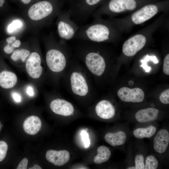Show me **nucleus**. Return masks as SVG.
Returning <instances> with one entry per match:
<instances>
[{
	"mask_svg": "<svg viewBox=\"0 0 169 169\" xmlns=\"http://www.w3.org/2000/svg\"><path fill=\"white\" fill-rule=\"evenodd\" d=\"M93 18L91 23L80 26L74 39L100 43L114 42L120 39L121 34L109 18Z\"/></svg>",
	"mask_w": 169,
	"mask_h": 169,
	"instance_id": "obj_1",
	"label": "nucleus"
},
{
	"mask_svg": "<svg viewBox=\"0 0 169 169\" xmlns=\"http://www.w3.org/2000/svg\"><path fill=\"white\" fill-rule=\"evenodd\" d=\"M66 89L73 95L81 98L94 93L93 80L88 71L73 55L64 75Z\"/></svg>",
	"mask_w": 169,
	"mask_h": 169,
	"instance_id": "obj_2",
	"label": "nucleus"
},
{
	"mask_svg": "<svg viewBox=\"0 0 169 169\" xmlns=\"http://www.w3.org/2000/svg\"><path fill=\"white\" fill-rule=\"evenodd\" d=\"M169 0L157 1L147 3L120 18H108L122 34L130 30L134 26L141 24L151 19L158 13L168 11Z\"/></svg>",
	"mask_w": 169,
	"mask_h": 169,
	"instance_id": "obj_3",
	"label": "nucleus"
},
{
	"mask_svg": "<svg viewBox=\"0 0 169 169\" xmlns=\"http://www.w3.org/2000/svg\"><path fill=\"white\" fill-rule=\"evenodd\" d=\"M168 14V11L162 13L153 22L127 38L122 47L123 54L127 57L135 55L151 39L155 32L162 26Z\"/></svg>",
	"mask_w": 169,
	"mask_h": 169,
	"instance_id": "obj_4",
	"label": "nucleus"
},
{
	"mask_svg": "<svg viewBox=\"0 0 169 169\" xmlns=\"http://www.w3.org/2000/svg\"><path fill=\"white\" fill-rule=\"evenodd\" d=\"M158 0H106L93 13V18L106 15L110 18L132 13L142 6Z\"/></svg>",
	"mask_w": 169,
	"mask_h": 169,
	"instance_id": "obj_5",
	"label": "nucleus"
},
{
	"mask_svg": "<svg viewBox=\"0 0 169 169\" xmlns=\"http://www.w3.org/2000/svg\"><path fill=\"white\" fill-rule=\"evenodd\" d=\"M73 55L71 49L64 42L60 48L48 50L46 56L47 64L51 72L64 75Z\"/></svg>",
	"mask_w": 169,
	"mask_h": 169,
	"instance_id": "obj_6",
	"label": "nucleus"
},
{
	"mask_svg": "<svg viewBox=\"0 0 169 169\" xmlns=\"http://www.w3.org/2000/svg\"><path fill=\"white\" fill-rule=\"evenodd\" d=\"M106 0H73L68 9L77 24L85 22Z\"/></svg>",
	"mask_w": 169,
	"mask_h": 169,
	"instance_id": "obj_7",
	"label": "nucleus"
},
{
	"mask_svg": "<svg viewBox=\"0 0 169 169\" xmlns=\"http://www.w3.org/2000/svg\"><path fill=\"white\" fill-rule=\"evenodd\" d=\"M79 28L80 26L71 18L68 10L61 14L57 29L59 37L64 41L74 39Z\"/></svg>",
	"mask_w": 169,
	"mask_h": 169,
	"instance_id": "obj_8",
	"label": "nucleus"
},
{
	"mask_svg": "<svg viewBox=\"0 0 169 169\" xmlns=\"http://www.w3.org/2000/svg\"><path fill=\"white\" fill-rule=\"evenodd\" d=\"M54 9L52 3L46 1H42L30 7L28 11V15L31 19L38 20L52 15Z\"/></svg>",
	"mask_w": 169,
	"mask_h": 169,
	"instance_id": "obj_9",
	"label": "nucleus"
},
{
	"mask_svg": "<svg viewBox=\"0 0 169 169\" xmlns=\"http://www.w3.org/2000/svg\"><path fill=\"white\" fill-rule=\"evenodd\" d=\"M117 95L121 100L125 102H140L143 101L145 97L144 91L139 88L122 87L118 90Z\"/></svg>",
	"mask_w": 169,
	"mask_h": 169,
	"instance_id": "obj_10",
	"label": "nucleus"
},
{
	"mask_svg": "<svg viewBox=\"0 0 169 169\" xmlns=\"http://www.w3.org/2000/svg\"><path fill=\"white\" fill-rule=\"evenodd\" d=\"M41 59L39 54L36 52H32L26 63L27 72L30 77L33 79L39 78L43 72L41 66Z\"/></svg>",
	"mask_w": 169,
	"mask_h": 169,
	"instance_id": "obj_11",
	"label": "nucleus"
},
{
	"mask_svg": "<svg viewBox=\"0 0 169 169\" xmlns=\"http://www.w3.org/2000/svg\"><path fill=\"white\" fill-rule=\"evenodd\" d=\"M50 107L54 113L65 116L73 115L74 111V107L71 103L60 98L52 100L50 104Z\"/></svg>",
	"mask_w": 169,
	"mask_h": 169,
	"instance_id": "obj_12",
	"label": "nucleus"
},
{
	"mask_svg": "<svg viewBox=\"0 0 169 169\" xmlns=\"http://www.w3.org/2000/svg\"><path fill=\"white\" fill-rule=\"evenodd\" d=\"M46 158L49 162L54 165L61 166L68 162L70 159V154L65 150L57 151L50 150L46 152Z\"/></svg>",
	"mask_w": 169,
	"mask_h": 169,
	"instance_id": "obj_13",
	"label": "nucleus"
},
{
	"mask_svg": "<svg viewBox=\"0 0 169 169\" xmlns=\"http://www.w3.org/2000/svg\"><path fill=\"white\" fill-rule=\"evenodd\" d=\"M95 111L98 116L105 119L111 118L115 114L114 106L107 100H102L98 102L95 106Z\"/></svg>",
	"mask_w": 169,
	"mask_h": 169,
	"instance_id": "obj_14",
	"label": "nucleus"
},
{
	"mask_svg": "<svg viewBox=\"0 0 169 169\" xmlns=\"http://www.w3.org/2000/svg\"><path fill=\"white\" fill-rule=\"evenodd\" d=\"M169 143V133L165 129L160 130L154 140V147L156 151L160 153L166 151Z\"/></svg>",
	"mask_w": 169,
	"mask_h": 169,
	"instance_id": "obj_15",
	"label": "nucleus"
},
{
	"mask_svg": "<svg viewBox=\"0 0 169 169\" xmlns=\"http://www.w3.org/2000/svg\"><path fill=\"white\" fill-rule=\"evenodd\" d=\"M159 110L154 108H148L138 111L135 114L136 120L140 123H145L156 120L158 117Z\"/></svg>",
	"mask_w": 169,
	"mask_h": 169,
	"instance_id": "obj_16",
	"label": "nucleus"
},
{
	"mask_svg": "<svg viewBox=\"0 0 169 169\" xmlns=\"http://www.w3.org/2000/svg\"><path fill=\"white\" fill-rule=\"evenodd\" d=\"M42 122L37 116H31L24 121L23 127L25 132L28 134L33 135L37 134L40 130Z\"/></svg>",
	"mask_w": 169,
	"mask_h": 169,
	"instance_id": "obj_17",
	"label": "nucleus"
},
{
	"mask_svg": "<svg viewBox=\"0 0 169 169\" xmlns=\"http://www.w3.org/2000/svg\"><path fill=\"white\" fill-rule=\"evenodd\" d=\"M125 133L122 131L115 133H108L105 136L106 142L111 146H115L123 145L126 139Z\"/></svg>",
	"mask_w": 169,
	"mask_h": 169,
	"instance_id": "obj_18",
	"label": "nucleus"
},
{
	"mask_svg": "<svg viewBox=\"0 0 169 169\" xmlns=\"http://www.w3.org/2000/svg\"><path fill=\"white\" fill-rule=\"evenodd\" d=\"M17 81L16 74L11 72L4 71L0 73V86L8 89L13 87Z\"/></svg>",
	"mask_w": 169,
	"mask_h": 169,
	"instance_id": "obj_19",
	"label": "nucleus"
},
{
	"mask_svg": "<svg viewBox=\"0 0 169 169\" xmlns=\"http://www.w3.org/2000/svg\"><path fill=\"white\" fill-rule=\"evenodd\" d=\"M97 155L95 156L94 161L95 163L100 164L107 161L111 155V151L109 148L105 146H101L97 149Z\"/></svg>",
	"mask_w": 169,
	"mask_h": 169,
	"instance_id": "obj_20",
	"label": "nucleus"
},
{
	"mask_svg": "<svg viewBox=\"0 0 169 169\" xmlns=\"http://www.w3.org/2000/svg\"><path fill=\"white\" fill-rule=\"evenodd\" d=\"M156 131V127L151 125L146 128L136 129L134 131L133 134L135 136L138 138H148L152 136Z\"/></svg>",
	"mask_w": 169,
	"mask_h": 169,
	"instance_id": "obj_21",
	"label": "nucleus"
},
{
	"mask_svg": "<svg viewBox=\"0 0 169 169\" xmlns=\"http://www.w3.org/2000/svg\"><path fill=\"white\" fill-rule=\"evenodd\" d=\"M29 54L30 52L27 50L17 49L13 52L11 58L14 61L20 59L22 62H24Z\"/></svg>",
	"mask_w": 169,
	"mask_h": 169,
	"instance_id": "obj_22",
	"label": "nucleus"
},
{
	"mask_svg": "<svg viewBox=\"0 0 169 169\" xmlns=\"http://www.w3.org/2000/svg\"><path fill=\"white\" fill-rule=\"evenodd\" d=\"M150 61H152L155 64H157L159 63V60L155 55H149L148 54L145 55L140 61L142 63L141 66L143 68L146 72H149L151 70V67L147 65V62Z\"/></svg>",
	"mask_w": 169,
	"mask_h": 169,
	"instance_id": "obj_23",
	"label": "nucleus"
},
{
	"mask_svg": "<svg viewBox=\"0 0 169 169\" xmlns=\"http://www.w3.org/2000/svg\"><path fill=\"white\" fill-rule=\"evenodd\" d=\"M158 166V161L152 155L148 156L146 159L145 169H156Z\"/></svg>",
	"mask_w": 169,
	"mask_h": 169,
	"instance_id": "obj_24",
	"label": "nucleus"
},
{
	"mask_svg": "<svg viewBox=\"0 0 169 169\" xmlns=\"http://www.w3.org/2000/svg\"><path fill=\"white\" fill-rule=\"evenodd\" d=\"M144 157L142 154H138L135 157V167L136 169H144L145 167Z\"/></svg>",
	"mask_w": 169,
	"mask_h": 169,
	"instance_id": "obj_25",
	"label": "nucleus"
},
{
	"mask_svg": "<svg viewBox=\"0 0 169 169\" xmlns=\"http://www.w3.org/2000/svg\"><path fill=\"white\" fill-rule=\"evenodd\" d=\"M8 146L4 141H0V162L3 161L6 156Z\"/></svg>",
	"mask_w": 169,
	"mask_h": 169,
	"instance_id": "obj_26",
	"label": "nucleus"
},
{
	"mask_svg": "<svg viewBox=\"0 0 169 169\" xmlns=\"http://www.w3.org/2000/svg\"><path fill=\"white\" fill-rule=\"evenodd\" d=\"M22 25V22L19 20H15L8 25V31L9 33H12L17 29L21 28Z\"/></svg>",
	"mask_w": 169,
	"mask_h": 169,
	"instance_id": "obj_27",
	"label": "nucleus"
},
{
	"mask_svg": "<svg viewBox=\"0 0 169 169\" xmlns=\"http://www.w3.org/2000/svg\"><path fill=\"white\" fill-rule=\"evenodd\" d=\"M82 140L85 148H88L90 145V141L88 133L84 130L82 131L80 133Z\"/></svg>",
	"mask_w": 169,
	"mask_h": 169,
	"instance_id": "obj_28",
	"label": "nucleus"
},
{
	"mask_svg": "<svg viewBox=\"0 0 169 169\" xmlns=\"http://www.w3.org/2000/svg\"><path fill=\"white\" fill-rule=\"evenodd\" d=\"M159 100L162 103L164 104L169 103V89L162 92L160 95Z\"/></svg>",
	"mask_w": 169,
	"mask_h": 169,
	"instance_id": "obj_29",
	"label": "nucleus"
},
{
	"mask_svg": "<svg viewBox=\"0 0 169 169\" xmlns=\"http://www.w3.org/2000/svg\"><path fill=\"white\" fill-rule=\"evenodd\" d=\"M163 71L167 75H169V54H167L165 57L163 63Z\"/></svg>",
	"mask_w": 169,
	"mask_h": 169,
	"instance_id": "obj_30",
	"label": "nucleus"
},
{
	"mask_svg": "<svg viewBox=\"0 0 169 169\" xmlns=\"http://www.w3.org/2000/svg\"><path fill=\"white\" fill-rule=\"evenodd\" d=\"M28 160L26 158L23 159L20 162L17 169H26L27 168V165Z\"/></svg>",
	"mask_w": 169,
	"mask_h": 169,
	"instance_id": "obj_31",
	"label": "nucleus"
},
{
	"mask_svg": "<svg viewBox=\"0 0 169 169\" xmlns=\"http://www.w3.org/2000/svg\"><path fill=\"white\" fill-rule=\"evenodd\" d=\"M14 49L9 44H8L4 48V51L6 53L9 54L13 52Z\"/></svg>",
	"mask_w": 169,
	"mask_h": 169,
	"instance_id": "obj_32",
	"label": "nucleus"
},
{
	"mask_svg": "<svg viewBox=\"0 0 169 169\" xmlns=\"http://www.w3.org/2000/svg\"><path fill=\"white\" fill-rule=\"evenodd\" d=\"M14 100L17 102H20L21 100V97L20 95L17 92L13 93L12 95Z\"/></svg>",
	"mask_w": 169,
	"mask_h": 169,
	"instance_id": "obj_33",
	"label": "nucleus"
},
{
	"mask_svg": "<svg viewBox=\"0 0 169 169\" xmlns=\"http://www.w3.org/2000/svg\"><path fill=\"white\" fill-rule=\"evenodd\" d=\"M26 93L29 96H33L34 95L33 88L31 86H28L27 88Z\"/></svg>",
	"mask_w": 169,
	"mask_h": 169,
	"instance_id": "obj_34",
	"label": "nucleus"
},
{
	"mask_svg": "<svg viewBox=\"0 0 169 169\" xmlns=\"http://www.w3.org/2000/svg\"><path fill=\"white\" fill-rule=\"evenodd\" d=\"M9 44L13 48L18 47L21 44V41L19 40H16L14 42Z\"/></svg>",
	"mask_w": 169,
	"mask_h": 169,
	"instance_id": "obj_35",
	"label": "nucleus"
},
{
	"mask_svg": "<svg viewBox=\"0 0 169 169\" xmlns=\"http://www.w3.org/2000/svg\"><path fill=\"white\" fill-rule=\"evenodd\" d=\"M16 40V37L14 36H12L7 38L6 41L8 44H11L14 42Z\"/></svg>",
	"mask_w": 169,
	"mask_h": 169,
	"instance_id": "obj_36",
	"label": "nucleus"
},
{
	"mask_svg": "<svg viewBox=\"0 0 169 169\" xmlns=\"http://www.w3.org/2000/svg\"><path fill=\"white\" fill-rule=\"evenodd\" d=\"M29 169H42V168L39 166V165L35 164L33 166H32L31 167L29 168Z\"/></svg>",
	"mask_w": 169,
	"mask_h": 169,
	"instance_id": "obj_37",
	"label": "nucleus"
},
{
	"mask_svg": "<svg viewBox=\"0 0 169 169\" xmlns=\"http://www.w3.org/2000/svg\"><path fill=\"white\" fill-rule=\"evenodd\" d=\"M22 2L24 3L27 4L29 3L31 0H21Z\"/></svg>",
	"mask_w": 169,
	"mask_h": 169,
	"instance_id": "obj_38",
	"label": "nucleus"
},
{
	"mask_svg": "<svg viewBox=\"0 0 169 169\" xmlns=\"http://www.w3.org/2000/svg\"><path fill=\"white\" fill-rule=\"evenodd\" d=\"M5 2V0H0V7H2Z\"/></svg>",
	"mask_w": 169,
	"mask_h": 169,
	"instance_id": "obj_39",
	"label": "nucleus"
},
{
	"mask_svg": "<svg viewBox=\"0 0 169 169\" xmlns=\"http://www.w3.org/2000/svg\"><path fill=\"white\" fill-rule=\"evenodd\" d=\"M127 169H136L135 167L134 166H132L128 167Z\"/></svg>",
	"mask_w": 169,
	"mask_h": 169,
	"instance_id": "obj_40",
	"label": "nucleus"
},
{
	"mask_svg": "<svg viewBox=\"0 0 169 169\" xmlns=\"http://www.w3.org/2000/svg\"><path fill=\"white\" fill-rule=\"evenodd\" d=\"M3 126V125H1V123L0 122V132L1 130L2 127Z\"/></svg>",
	"mask_w": 169,
	"mask_h": 169,
	"instance_id": "obj_41",
	"label": "nucleus"
},
{
	"mask_svg": "<svg viewBox=\"0 0 169 169\" xmlns=\"http://www.w3.org/2000/svg\"><path fill=\"white\" fill-rule=\"evenodd\" d=\"M73 0H69L70 2H71V1H73Z\"/></svg>",
	"mask_w": 169,
	"mask_h": 169,
	"instance_id": "obj_42",
	"label": "nucleus"
}]
</instances>
